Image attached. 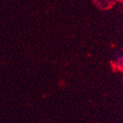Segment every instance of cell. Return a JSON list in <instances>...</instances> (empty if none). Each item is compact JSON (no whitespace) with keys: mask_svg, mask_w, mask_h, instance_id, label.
I'll return each mask as SVG.
<instances>
[{"mask_svg":"<svg viewBox=\"0 0 123 123\" xmlns=\"http://www.w3.org/2000/svg\"><path fill=\"white\" fill-rule=\"evenodd\" d=\"M122 65L123 66V56H122Z\"/></svg>","mask_w":123,"mask_h":123,"instance_id":"6da1fadb","label":"cell"}]
</instances>
